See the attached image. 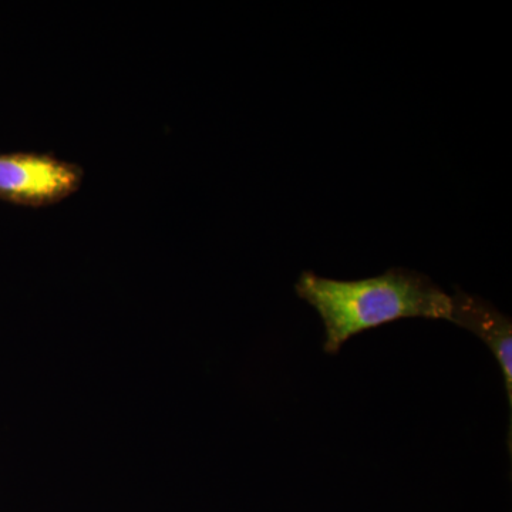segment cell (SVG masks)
<instances>
[{"label":"cell","mask_w":512,"mask_h":512,"mask_svg":"<svg viewBox=\"0 0 512 512\" xmlns=\"http://www.w3.org/2000/svg\"><path fill=\"white\" fill-rule=\"evenodd\" d=\"M83 171L47 154H0V200L43 207L63 201L80 187Z\"/></svg>","instance_id":"cell-2"},{"label":"cell","mask_w":512,"mask_h":512,"mask_svg":"<svg viewBox=\"0 0 512 512\" xmlns=\"http://www.w3.org/2000/svg\"><path fill=\"white\" fill-rule=\"evenodd\" d=\"M451 296L450 322L478 336L497 359L504 376L508 407L512 409V322L490 302L470 293L456 291Z\"/></svg>","instance_id":"cell-3"},{"label":"cell","mask_w":512,"mask_h":512,"mask_svg":"<svg viewBox=\"0 0 512 512\" xmlns=\"http://www.w3.org/2000/svg\"><path fill=\"white\" fill-rule=\"evenodd\" d=\"M295 291L322 319L323 350L328 355L339 353L353 336L394 320H450L451 315V296L429 276L406 268L359 281H338L306 271Z\"/></svg>","instance_id":"cell-1"}]
</instances>
